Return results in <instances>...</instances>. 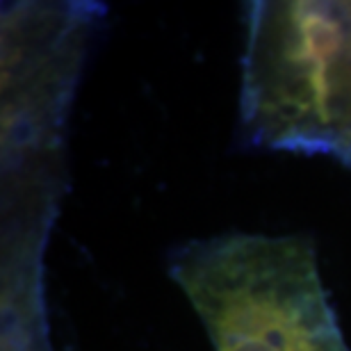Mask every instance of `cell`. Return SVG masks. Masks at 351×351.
<instances>
[{
	"mask_svg": "<svg viewBox=\"0 0 351 351\" xmlns=\"http://www.w3.org/2000/svg\"><path fill=\"white\" fill-rule=\"evenodd\" d=\"M169 271L215 351H351L308 235L192 240L173 251Z\"/></svg>",
	"mask_w": 351,
	"mask_h": 351,
	"instance_id": "6da1fadb",
	"label": "cell"
},
{
	"mask_svg": "<svg viewBox=\"0 0 351 351\" xmlns=\"http://www.w3.org/2000/svg\"><path fill=\"white\" fill-rule=\"evenodd\" d=\"M335 32L326 62V125L319 156L351 167V3H335Z\"/></svg>",
	"mask_w": 351,
	"mask_h": 351,
	"instance_id": "7a4b0ae2",
	"label": "cell"
}]
</instances>
